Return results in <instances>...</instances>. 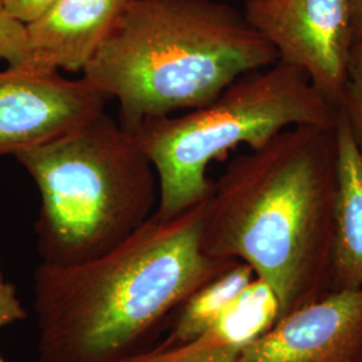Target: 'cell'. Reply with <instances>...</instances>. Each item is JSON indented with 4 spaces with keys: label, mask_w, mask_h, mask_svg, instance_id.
I'll return each instance as SVG.
<instances>
[{
    "label": "cell",
    "mask_w": 362,
    "mask_h": 362,
    "mask_svg": "<svg viewBox=\"0 0 362 362\" xmlns=\"http://www.w3.org/2000/svg\"><path fill=\"white\" fill-rule=\"evenodd\" d=\"M207 200L155 214L121 245L34 272L38 362H122L153 348L181 306L236 262L203 250Z\"/></svg>",
    "instance_id": "6da1fadb"
},
{
    "label": "cell",
    "mask_w": 362,
    "mask_h": 362,
    "mask_svg": "<svg viewBox=\"0 0 362 362\" xmlns=\"http://www.w3.org/2000/svg\"><path fill=\"white\" fill-rule=\"evenodd\" d=\"M360 362H362V358H361V360H360Z\"/></svg>",
    "instance_id": "d6986e66"
},
{
    "label": "cell",
    "mask_w": 362,
    "mask_h": 362,
    "mask_svg": "<svg viewBox=\"0 0 362 362\" xmlns=\"http://www.w3.org/2000/svg\"><path fill=\"white\" fill-rule=\"evenodd\" d=\"M240 351L230 348H209L196 341L164 346L156 344L153 348L122 362H239Z\"/></svg>",
    "instance_id": "5bb4252c"
},
{
    "label": "cell",
    "mask_w": 362,
    "mask_h": 362,
    "mask_svg": "<svg viewBox=\"0 0 362 362\" xmlns=\"http://www.w3.org/2000/svg\"><path fill=\"white\" fill-rule=\"evenodd\" d=\"M0 61L7 67L31 65L26 25L13 18L0 0Z\"/></svg>",
    "instance_id": "9a60e30c"
},
{
    "label": "cell",
    "mask_w": 362,
    "mask_h": 362,
    "mask_svg": "<svg viewBox=\"0 0 362 362\" xmlns=\"http://www.w3.org/2000/svg\"><path fill=\"white\" fill-rule=\"evenodd\" d=\"M85 78L28 65L0 71V157L54 141L105 112Z\"/></svg>",
    "instance_id": "52a82bcc"
},
{
    "label": "cell",
    "mask_w": 362,
    "mask_h": 362,
    "mask_svg": "<svg viewBox=\"0 0 362 362\" xmlns=\"http://www.w3.org/2000/svg\"><path fill=\"white\" fill-rule=\"evenodd\" d=\"M15 157L40 194V263L74 266L101 257L155 214V167L134 133L106 112Z\"/></svg>",
    "instance_id": "277c9868"
},
{
    "label": "cell",
    "mask_w": 362,
    "mask_h": 362,
    "mask_svg": "<svg viewBox=\"0 0 362 362\" xmlns=\"http://www.w3.org/2000/svg\"><path fill=\"white\" fill-rule=\"evenodd\" d=\"M337 203L330 288L362 290V161L337 112Z\"/></svg>",
    "instance_id": "30bf717a"
},
{
    "label": "cell",
    "mask_w": 362,
    "mask_h": 362,
    "mask_svg": "<svg viewBox=\"0 0 362 362\" xmlns=\"http://www.w3.org/2000/svg\"><path fill=\"white\" fill-rule=\"evenodd\" d=\"M337 109L308 77L282 62L239 78L212 103L134 130L158 179L155 215L170 219L207 200L211 163L240 145L258 149L282 130L334 127Z\"/></svg>",
    "instance_id": "5b68a950"
},
{
    "label": "cell",
    "mask_w": 362,
    "mask_h": 362,
    "mask_svg": "<svg viewBox=\"0 0 362 362\" xmlns=\"http://www.w3.org/2000/svg\"><path fill=\"white\" fill-rule=\"evenodd\" d=\"M350 18L356 40L362 38V0H349Z\"/></svg>",
    "instance_id": "ac0fdd59"
},
{
    "label": "cell",
    "mask_w": 362,
    "mask_h": 362,
    "mask_svg": "<svg viewBox=\"0 0 362 362\" xmlns=\"http://www.w3.org/2000/svg\"><path fill=\"white\" fill-rule=\"evenodd\" d=\"M128 3L129 0H55L26 25L31 65L82 74Z\"/></svg>",
    "instance_id": "9c48e42d"
},
{
    "label": "cell",
    "mask_w": 362,
    "mask_h": 362,
    "mask_svg": "<svg viewBox=\"0 0 362 362\" xmlns=\"http://www.w3.org/2000/svg\"><path fill=\"white\" fill-rule=\"evenodd\" d=\"M337 112L349 130L351 141L362 161V38L357 39L353 46L348 77Z\"/></svg>",
    "instance_id": "4fadbf2b"
},
{
    "label": "cell",
    "mask_w": 362,
    "mask_h": 362,
    "mask_svg": "<svg viewBox=\"0 0 362 362\" xmlns=\"http://www.w3.org/2000/svg\"><path fill=\"white\" fill-rule=\"evenodd\" d=\"M55 0H3L8 13L25 25L37 19Z\"/></svg>",
    "instance_id": "e0dca14e"
},
{
    "label": "cell",
    "mask_w": 362,
    "mask_h": 362,
    "mask_svg": "<svg viewBox=\"0 0 362 362\" xmlns=\"http://www.w3.org/2000/svg\"><path fill=\"white\" fill-rule=\"evenodd\" d=\"M334 127L282 130L236 156L208 197L203 250L245 262L276 294L281 318L332 291Z\"/></svg>",
    "instance_id": "7a4b0ae2"
},
{
    "label": "cell",
    "mask_w": 362,
    "mask_h": 362,
    "mask_svg": "<svg viewBox=\"0 0 362 362\" xmlns=\"http://www.w3.org/2000/svg\"><path fill=\"white\" fill-rule=\"evenodd\" d=\"M278 62L243 11L216 0H129L82 71L119 106V124L192 110L239 78Z\"/></svg>",
    "instance_id": "3957f363"
},
{
    "label": "cell",
    "mask_w": 362,
    "mask_h": 362,
    "mask_svg": "<svg viewBox=\"0 0 362 362\" xmlns=\"http://www.w3.org/2000/svg\"><path fill=\"white\" fill-rule=\"evenodd\" d=\"M243 13L278 62L302 71L337 109L356 43L349 0H247Z\"/></svg>",
    "instance_id": "8992f818"
},
{
    "label": "cell",
    "mask_w": 362,
    "mask_h": 362,
    "mask_svg": "<svg viewBox=\"0 0 362 362\" xmlns=\"http://www.w3.org/2000/svg\"><path fill=\"white\" fill-rule=\"evenodd\" d=\"M27 318V311L16 294V287L4 278L0 260V327ZM0 362H6L0 357Z\"/></svg>",
    "instance_id": "2e32d148"
},
{
    "label": "cell",
    "mask_w": 362,
    "mask_h": 362,
    "mask_svg": "<svg viewBox=\"0 0 362 362\" xmlns=\"http://www.w3.org/2000/svg\"><path fill=\"white\" fill-rule=\"evenodd\" d=\"M281 318V306L270 285L255 276L223 310L199 344L211 348L242 350L266 334Z\"/></svg>",
    "instance_id": "8fae6325"
},
{
    "label": "cell",
    "mask_w": 362,
    "mask_h": 362,
    "mask_svg": "<svg viewBox=\"0 0 362 362\" xmlns=\"http://www.w3.org/2000/svg\"><path fill=\"white\" fill-rule=\"evenodd\" d=\"M362 290H334L297 310L240 351L239 362H360Z\"/></svg>",
    "instance_id": "ba28073f"
},
{
    "label": "cell",
    "mask_w": 362,
    "mask_h": 362,
    "mask_svg": "<svg viewBox=\"0 0 362 362\" xmlns=\"http://www.w3.org/2000/svg\"><path fill=\"white\" fill-rule=\"evenodd\" d=\"M255 276L251 266L245 262H236L233 267L188 298L169 325L167 338L157 344L175 346L203 336Z\"/></svg>",
    "instance_id": "7c38bea8"
}]
</instances>
